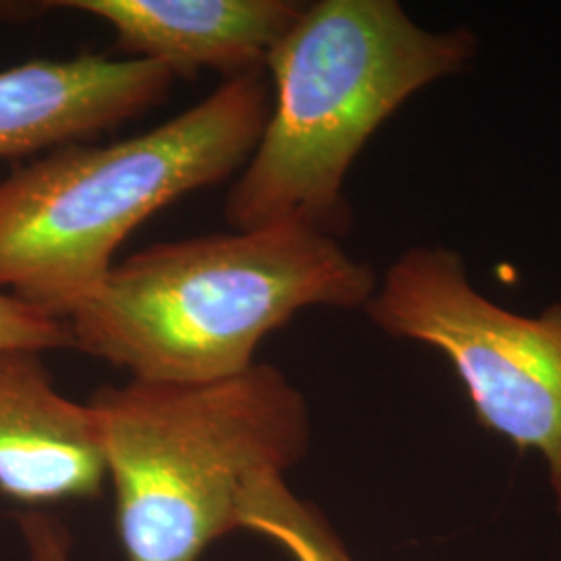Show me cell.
I'll list each match as a JSON object with an SVG mask.
<instances>
[{
    "label": "cell",
    "mask_w": 561,
    "mask_h": 561,
    "mask_svg": "<svg viewBox=\"0 0 561 561\" xmlns=\"http://www.w3.org/2000/svg\"><path fill=\"white\" fill-rule=\"evenodd\" d=\"M271 99L262 71L227 78L146 134L67 144L0 180V291L65 321L141 222L243 169Z\"/></svg>",
    "instance_id": "obj_3"
},
{
    "label": "cell",
    "mask_w": 561,
    "mask_h": 561,
    "mask_svg": "<svg viewBox=\"0 0 561 561\" xmlns=\"http://www.w3.org/2000/svg\"><path fill=\"white\" fill-rule=\"evenodd\" d=\"M377 277L337 238L300 225L164 241L115 264L65 319L71 347L131 379L208 382L256 364L308 308H366Z\"/></svg>",
    "instance_id": "obj_1"
},
{
    "label": "cell",
    "mask_w": 561,
    "mask_h": 561,
    "mask_svg": "<svg viewBox=\"0 0 561 561\" xmlns=\"http://www.w3.org/2000/svg\"><path fill=\"white\" fill-rule=\"evenodd\" d=\"M46 7L101 20L115 32L123 53L161 62L175 78H194L202 69L236 78L262 71L304 4L289 0H62Z\"/></svg>",
    "instance_id": "obj_8"
},
{
    "label": "cell",
    "mask_w": 561,
    "mask_h": 561,
    "mask_svg": "<svg viewBox=\"0 0 561 561\" xmlns=\"http://www.w3.org/2000/svg\"><path fill=\"white\" fill-rule=\"evenodd\" d=\"M71 347L67 322L42 314L32 306L0 291V352L30 350L46 352Z\"/></svg>",
    "instance_id": "obj_10"
},
{
    "label": "cell",
    "mask_w": 561,
    "mask_h": 561,
    "mask_svg": "<svg viewBox=\"0 0 561 561\" xmlns=\"http://www.w3.org/2000/svg\"><path fill=\"white\" fill-rule=\"evenodd\" d=\"M240 530L277 542L294 561H354L327 516L300 500L280 472L248 482L240 503Z\"/></svg>",
    "instance_id": "obj_9"
},
{
    "label": "cell",
    "mask_w": 561,
    "mask_h": 561,
    "mask_svg": "<svg viewBox=\"0 0 561 561\" xmlns=\"http://www.w3.org/2000/svg\"><path fill=\"white\" fill-rule=\"evenodd\" d=\"M477 55L466 27L428 32L396 0H319L266 59L271 113L225 201L238 231L300 225L337 238L343 187L366 141L403 102Z\"/></svg>",
    "instance_id": "obj_2"
},
{
    "label": "cell",
    "mask_w": 561,
    "mask_h": 561,
    "mask_svg": "<svg viewBox=\"0 0 561 561\" xmlns=\"http://www.w3.org/2000/svg\"><path fill=\"white\" fill-rule=\"evenodd\" d=\"M90 405L127 561H201L240 530L248 482L285 474L312 439L304 396L259 362L219 381L129 379L102 387Z\"/></svg>",
    "instance_id": "obj_4"
},
{
    "label": "cell",
    "mask_w": 561,
    "mask_h": 561,
    "mask_svg": "<svg viewBox=\"0 0 561 561\" xmlns=\"http://www.w3.org/2000/svg\"><path fill=\"white\" fill-rule=\"evenodd\" d=\"M106 481L90 403L55 387L42 352H0V495L23 505L94 500Z\"/></svg>",
    "instance_id": "obj_7"
},
{
    "label": "cell",
    "mask_w": 561,
    "mask_h": 561,
    "mask_svg": "<svg viewBox=\"0 0 561 561\" xmlns=\"http://www.w3.org/2000/svg\"><path fill=\"white\" fill-rule=\"evenodd\" d=\"M164 65L78 55L0 71V161L88 141L161 104L173 81Z\"/></svg>",
    "instance_id": "obj_6"
},
{
    "label": "cell",
    "mask_w": 561,
    "mask_h": 561,
    "mask_svg": "<svg viewBox=\"0 0 561 561\" xmlns=\"http://www.w3.org/2000/svg\"><path fill=\"white\" fill-rule=\"evenodd\" d=\"M364 312L387 335L442 352L481 426L541 458L561 512V304L539 317L512 312L472 285L458 252L416 245Z\"/></svg>",
    "instance_id": "obj_5"
}]
</instances>
